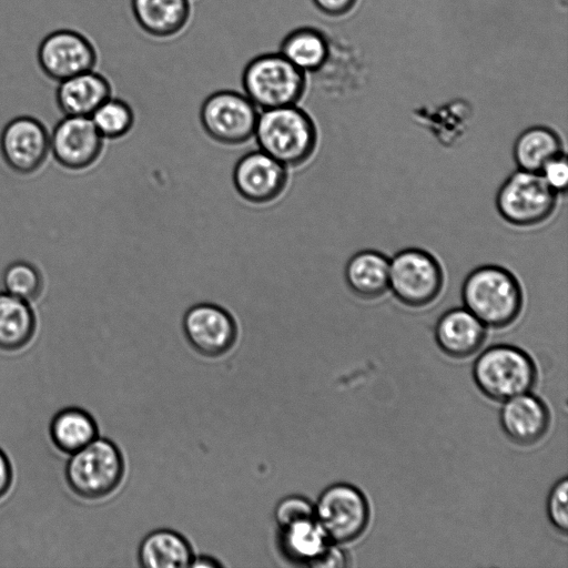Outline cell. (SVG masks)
<instances>
[{
	"label": "cell",
	"instance_id": "cell-17",
	"mask_svg": "<svg viewBox=\"0 0 568 568\" xmlns=\"http://www.w3.org/2000/svg\"><path fill=\"white\" fill-rule=\"evenodd\" d=\"M139 28L149 37L166 40L182 33L192 17L191 0H131Z\"/></svg>",
	"mask_w": 568,
	"mask_h": 568
},
{
	"label": "cell",
	"instance_id": "cell-27",
	"mask_svg": "<svg viewBox=\"0 0 568 568\" xmlns=\"http://www.w3.org/2000/svg\"><path fill=\"white\" fill-rule=\"evenodd\" d=\"M4 292L27 302L36 300L42 290V276L29 262L9 264L2 275Z\"/></svg>",
	"mask_w": 568,
	"mask_h": 568
},
{
	"label": "cell",
	"instance_id": "cell-21",
	"mask_svg": "<svg viewBox=\"0 0 568 568\" xmlns=\"http://www.w3.org/2000/svg\"><path fill=\"white\" fill-rule=\"evenodd\" d=\"M344 277L347 286L358 297H381L388 290L389 260L375 250L359 251L347 261Z\"/></svg>",
	"mask_w": 568,
	"mask_h": 568
},
{
	"label": "cell",
	"instance_id": "cell-31",
	"mask_svg": "<svg viewBox=\"0 0 568 568\" xmlns=\"http://www.w3.org/2000/svg\"><path fill=\"white\" fill-rule=\"evenodd\" d=\"M357 0H312L313 4L322 13L331 17H339L353 9Z\"/></svg>",
	"mask_w": 568,
	"mask_h": 568
},
{
	"label": "cell",
	"instance_id": "cell-2",
	"mask_svg": "<svg viewBox=\"0 0 568 568\" xmlns=\"http://www.w3.org/2000/svg\"><path fill=\"white\" fill-rule=\"evenodd\" d=\"M254 136L261 151L286 168L304 164L317 144L315 123L297 104L261 110Z\"/></svg>",
	"mask_w": 568,
	"mask_h": 568
},
{
	"label": "cell",
	"instance_id": "cell-32",
	"mask_svg": "<svg viewBox=\"0 0 568 568\" xmlns=\"http://www.w3.org/2000/svg\"><path fill=\"white\" fill-rule=\"evenodd\" d=\"M12 481V468L6 454L0 449V498L9 490Z\"/></svg>",
	"mask_w": 568,
	"mask_h": 568
},
{
	"label": "cell",
	"instance_id": "cell-14",
	"mask_svg": "<svg viewBox=\"0 0 568 568\" xmlns=\"http://www.w3.org/2000/svg\"><path fill=\"white\" fill-rule=\"evenodd\" d=\"M103 149V138L90 116L64 115L50 134V151L64 168L82 170L93 164Z\"/></svg>",
	"mask_w": 568,
	"mask_h": 568
},
{
	"label": "cell",
	"instance_id": "cell-1",
	"mask_svg": "<svg viewBox=\"0 0 568 568\" xmlns=\"http://www.w3.org/2000/svg\"><path fill=\"white\" fill-rule=\"evenodd\" d=\"M464 307L486 327L504 328L521 313L524 293L517 277L499 265H481L470 271L462 285Z\"/></svg>",
	"mask_w": 568,
	"mask_h": 568
},
{
	"label": "cell",
	"instance_id": "cell-26",
	"mask_svg": "<svg viewBox=\"0 0 568 568\" xmlns=\"http://www.w3.org/2000/svg\"><path fill=\"white\" fill-rule=\"evenodd\" d=\"M91 120L103 139H119L130 132L134 113L129 103L110 97L91 114Z\"/></svg>",
	"mask_w": 568,
	"mask_h": 568
},
{
	"label": "cell",
	"instance_id": "cell-4",
	"mask_svg": "<svg viewBox=\"0 0 568 568\" xmlns=\"http://www.w3.org/2000/svg\"><path fill=\"white\" fill-rule=\"evenodd\" d=\"M536 377L531 357L513 345H493L473 365V378L479 390L498 402L529 392Z\"/></svg>",
	"mask_w": 568,
	"mask_h": 568
},
{
	"label": "cell",
	"instance_id": "cell-33",
	"mask_svg": "<svg viewBox=\"0 0 568 568\" xmlns=\"http://www.w3.org/2000/svg\"><path fill=\"white\" fill-rule=\"evenodd\" d=\"M222 566V564L211 557V556H206V555H201V556H195L193 557L192 559V562L190 565V567H220Z\"/></svg>",
	"mask_w": 568,
	"mask_h": 568
},
{
	"label": "cell",
	"instance_id": "cell-8",
	"mask_svg": "<svg viewBox=\"0 0 568 568\" xmlns=\"http://www.w3.org/2000/svg\"><path fill=\"white\" fill-rule=\"evenodd\" d=\"M314 515L333 544L357 539L369 521V505L365 495L347 483L326 487L314 503Z\"/></svg>",
	"mask_w": 568,
	"mask_h": 568
},
{
	"label": "cell",
	"instance_id": "cell-16",
	"mask_svg": "<svg viewBox=\"0 0 568 568\" xmlns=\"http://www.w3.org/2000/svg\"><path fill=\"white\" fill-rule=\"evenodd\" d=\"M434 336L445 354L464 358L481 347L486 339V326L466 307H454L438 317Z\"/></svg>",
	"mask_w": 568,
	"mask_h": 568
},
{
	"label": "cell",
	"instance_id": "cell-30",
	"mask_svg": "<svg viewBox=\"0 0 568 568\" xmlns=\"http://www.w3.org/2000/svg\"><path fill=\"white\" fill-rule=\"evenodd\" d=\"M547 184L556 192L566 191L568 183V165L565 153L550 160L539 172Z\"/></svg>",
	"mask_w": 568,
	"mask_h": 568
},
{
	"label": "cell",
	"instance_id": "cell-3",
	"mask_svg": "<svg viewBox=\"0 0 568 568\" xmlns=\"http://www.w3.org/2000/svg\"><path fill=\"white\" fill-rule=\"evenodd\" d=\"M243 93L258 110L297 104L307 87V73L278 51L252 58L241 77Z\"/></svg>",
	"mask_w": 568,
	"mask_h": 568
},
{
	"label": "cell",
	"instance_id": "cell-13",
	"mask_svg": "<svg viewBox=\"0 0 568 568\" xmlns=\"http://www.w3.org/2000/svg\"><path fill=\"white\" fill-rule=\"evenodd\" d=\"M0 150L4 162L20 174H30L44 162L50 151V134L31 116H18L3 128Z\"/></svg>",
	"mask_w": 568,
	"mask_h": 568
},
{
	"label": "cell",
	"instance_id": "cell-5",
	"mask_svg": "<svg viewBox=\"0 0 568 568\" xmlns=\"http://www.w3.org/2000/svg\"><path fill=\"white\" fill-rule=\"evenodd\" d=\"M125 474L120 448L108 438L97 437L71 454L65 466L70 488L85 499H101L115 491Z\"/></svg>",
	"mask_w": 568,
	"mask_h": 568
},
{
	"label": "cell",
	"instance_id": "cell-9",
	"mask_svg": "<svg viewBox=\"0 0 568 568\" xmlns=\"http://www.w3.org/2000/svg\"><path fill=\"white\" fill-rule=\"evenodd\" d=\"M260 110L244 94L219 90L203 101L200 121L205 133L224 145H240L253 135Z\"/></svg>",
	"mask_w": 568,
	"mask_h": 568
},
{
	"label": "cell",
	"instance_id": "cell-15",
	"mask_svg": "<svg viewBox=\"0 0 568 568\" xmlns=\"http://www.w3.org/2000/svg\"><path fill=\"white\" fill-rule=\"evenodd\" d=\"M499 419L511 442L529 446L538 443L548 432L550 414L540 398L527 392L504 400Z\"/></svg>",
	"mask_w": 568,
	"mask_h": 568
},
{
	"label": "cell",
	"instance_id": "cell-19",
	"mask_svg": "<svg viewBox=\"0 0 568 568\" xmlns=\"http://www.w3.org/2000/svg\"><path fill=\"white\" fill-rule=\"evenodd\" d=\"M278 548L284 558L296 565L317 567L333 544L315 516L278 528Z\"/></svg>",
	"mask_w": 568,
	"mask_h": 568
},
{
	"label": "cell",
	"instance_id": "cell-18",
	"mask_svg": "<svg viewBox=\"0 0 568 568\" xmlns=\"http://www.w3.org/2000/svg\"><path fill=\"white\" fill-rule=\"evenodd\" d=\"M112 97L109 80L90 70L60 81L55 99L64 115L91 116L95 109Z\"/></svg>",
	"mask_w": 568,
	"mask_h": 568
},
{
	"label": "cell",
	"instance_id": "cell-7",
	"mask_svg": "<svg viewBox=\"0 0 568 568\" xmlns=\"http://www.w3.org/2000/svg\"><path fill=\"white\" fill-rule=\"evenodd\" d=\"M444 287V272L429 252L408 247L389 261L388 290L402 304L419 308L432 304Z\"/></svg>",
	"mask_w": 568,
	"mask_h": 568
},
{
	"label": "cell",
	"instance_id": "cell-25",
	"mask_svg": "<svg viewBox=\"0 0 568 568\" xmlns=\"http://www.w3.org/2000/svg\"><path fill=\"white\" fill-rule=\"evenodd\" d=\"M94 418L84 409L69 407L54 415L50 424V436L58 449L73 454L98 437Z\"/></svg>",
	"mask_w": 568,
	"mask_h": 568
},
{
	"label": "cell",
	"instance_id": "cell-24",
	"mask_svg": "<svg viewBox=\"0 0 568 568\" xmlns=\"http://www.w3.org/2000/svg\"><path fill=\"white\" fill-rule=\"evenodd\" d=\"M36 331V316L29 302L0 292V349L24 347Z\"/></svg>",
	"mask_w": 568,
	"mask_h": 568
},
{
	"label": "cell",
	"instance_id": "cell-10",
	"mask_svg": "<svg viewBox=\"0 0 568 568\" xmlns=\"http://www.w3.org/2000/svg\"><path fill=\"white\" fill-rule=\"evenodd\" d=\"M182 327L190 345L206 357L226 354L237 338L234 317L223 307L211 303L190 307L183 316Z\"/></svg>",
	"mask_w": 568,
	"mask_h": 568
},
{
	"label": "cell",
	"instance_id": "cell-11",
	"mask_svg": "<svg viewBox=\"0 0 568 568\" xmlns=\"http://www.w3.org/2000/svg\"><path fill=\"white\" fill-rule=\"evenodd\" d=\"M97 60L93 44L87 37L73 30H58L48 34L38 49V61L42 71L59 82L93 70Z\"/></svg>",
	"mask_w": 568,
	"mask_h": 568
},
{
	"label": "cell",
	"instance_id": "cell-22",
	"mask_svg": "<svg viewBox=\"0 0 568 568\" xmlns=\"http://www.w3.org/2000/svg\"><path fill=\"white\" fill-rule=\"evenodd\" d=\"M277 51L300 70L314 73L326 63L329 43L322 31L304 26L287 32L280 42Z\"/></svg>",
	"mask_w": 568,
	"mask_h": 568
},
{
	"label": "cell",
	"instance_id": "cell-20",
	"mask_svg": "<svg viewBox=\"0 0 568 568\" xmlns=\"http://www.w3.org/2000/svg\"><path fill=\"white\" fill-rule=\"evenodd\" d=\"M194 557L190 541L180 532L161 528L145 535L138 548L143 568H185Z\"/></svg>",
	"mask_w": 568,
	"mask_h": 568
},
{
	"label": "cell",
	"instance_id": "cell-29",
	"mask_svg": "<svg viewBox=\"0 0 568 568\" xmlns=\"http://www.w3.org/2000/svg\"><path fill=\"white\" fill-rule=\"evenodd\" d=\"M568 480L561 478L551 488L547 499V515L551 525L562 535L568 530Z\"/></svg>",
	"mask_w": 568,
	"mask_h": 568
},
{
	"label": "cell",
	"instance_id": "cell-23",
	"mask_svg": "<svg viewBox=\"0 0 568 568\" xmlns=\"http://www.w3.org/2000/svg\"><path fill=\"white\" fill-rule=\"evenodd\" d=\"M562 153L560 136L552 129L542 125L524 130L513 146V156L518 169L537 173Z\"/></svg>",
	"mask_w": 568,
	"mask_h": 568
},
{
	"label": "cell",
	"instance_id": "cell-28",
	"mask_svg": "<svg viewBox=\"0 0 568 568\" xmlns=\"http://www.w3.org/2000/svg\"><path fill=\"white\" fill-rule=\"evenodd\" d=\"M312 516H315L314 503L301 495H288L281 498L274 507L273 515L278 528Z\"/></svg>",
	"mask_w": 568,
	"mask_h": 568
},
{
	"label": "cell",
	"instance_id": "cell-6",
	"mask_svg": "<svg viewBox=\"0 0 568 568\" xmlns=\"http://www.w3.org/2000/svg\"><path fill=\"white\" fill-rule=\"evenodd\" d=\"M556 193L540 173L517 170L499 186L496 209L501 219L516 227L546 222L557 206Z\"/></svg>",
	"mask_w": 568,
	"mask_h": 568
},
{
	"label": "cell",
	"instance_id": "cell-12",
	"mask_svg": "<svg viewBox=\"0 0 568 568\" xmlns=\"http://www.w3.org/2000/svg\"><path fill=\"white\" fill-rule=\"evenodd\" d=\"M233 184L239 195L253 204L278 199L287 184V168L258 150L244 154L233 170Z\"/></svg>",
	"mask_w": 568,
	"mask_h": 568
}]
</instances>
